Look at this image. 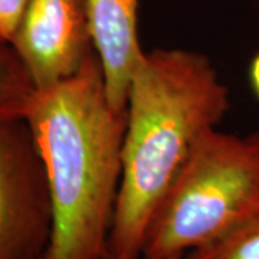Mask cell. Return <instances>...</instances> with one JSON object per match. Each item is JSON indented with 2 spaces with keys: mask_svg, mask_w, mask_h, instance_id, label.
<instances>
[{
  "mask_svg": "<svg viewBox=\"0 0 259 259\" xmlns=\"http://www.w3.org/2000/svg\"><path fill=\"white\" fill-rule=\"evenodd\" d=\"M229 110V88L204 54L144 51L130 81L122 176L105 259H141L161 199Z\"/></svg>",
  "mask_w": 259,
  "mask_h": 259,
  "instance_id": "cell-1",
  "label": "cell"
},
{
  "mask_svg": "<svg viewBox=\"0 0 259 259\" xmlns=\"http://www.w3.org/2000/svg\"><path fill=\"white\" fill-rule=\"evenodd\" d=\"M25 120L52 203L44 259H105L120 193L127 114L108 100L97 54L72 78L37 90Z\"/></svg>",
  "mask_w": 259,
  "mask_h": 259,
  "instance_id": "cell-2",
  "label": "cell"
},
{
  "mask_svg": "<svg viewBox=\"0 0 259 259\" xmlns=\"http://www.w3.org/2000/svg\"><path fill=\"white\" fill-rule=\"evenodd\" d=\"M259 213V131L207 133L158 204L141 259L183 258Z\"/></svg>",
  "mask_w": 259,
  "mask_h": 259,
  "instance_id": "cell-3",
  "label": "cell"
},
{
  "mask_svg": "<svg viewBox=\"0 0 259 259\" xmlns=\"http://www.w3.org/2000/svg\"><path fill=\"white\" fill-rule=\"evenodd\" d=\"M52 233L47 175L26 120L0 122V259H44Z\"/></svg>",
  "mask_w": 259,
  "mask_h": 259,
  "instance_id": "cell-4",
  "label": "cell"
},
{
  "mask_svg": "<svg viewBox=\"0 0 259 259\" xmlns=\"http://www.w3.org/2000/svg\"><path fill=\"white\" fill-rule=\"evenodd\" d=\"M12 47L36 91L72 78L97 54L87 0H30Z\"/></svg>",
  "mask_w": 259,
  "mask_h": 259,
  "instance_id": "cell-5",
  "label": "cell"
},
{
  "mask_svg": "<svg viewBox=\"0 0 259 259\" xmlns=\"http://www.w3.org/2000/svg\"><path fill=\"white\" fill-rule=\"evenodd\" d=\"M140 0H87L94 48L108 100L124 111L131 76L144 54L139 39Z\"/></svg>",
  "mask_w": 259,
  "mask_h": 259,
  "instance_id": "cell-6",
  "label": "cell"
},
{
  "mask_svg": "<svg viewBox=\"0 0 259 259\" xmlns=\"http://www.w3.org/2000/svg\"><path fill=\"white\" fill-rule=\"evenodd\" d=\"M36 87L12 44L0 40V122L25 120Z\"/></svg>",
  "mask_w": 259,
  "mask_h": 259,
  "instance_id": "cell-7",
  "label": "cell"
},
{
  "mask_svg": "<svg viewBox=\"0 0 259 259\" xmlns=\"http://www.w3.org/2000/svg\"><path fill=\"white\" fill-rule=\"evenodd\" d=\"M182 259H259V213Z\"/></svg>",
  "mask_w": 259,
  "mask_h": 259,
  "instance_id": "cell-8",
  "label": "cell"
},
{
  "mask_svg": "<svg viewBox=\"0 0 259 259\" xmlns=\"http://www.w3.org/2000/svg\"><path fill=\"white\" fill-rule=\"evenodd\" d=\"M30 0H0V40L12 44Z\"/></svg>",
  "mask_w": 259,
  "mask_h": 259,
  "instance_id": "cell-9",
  "label": "cell"
},
{
  "mask_svg": "<svg viewBox=\"0 0 259 259\" xmlns=\"http://www.w3.org/2000/svg\"><path fill=\"white\" fill-rule=\"evenodd\" d=\"M249 76H250V83H252V88L256 94V97L259 98V52L256 55L253 56L252 62H250V69H249Z\"/></svg>",
  "mask_w": 259,
  "mask_h": 259,
  "instance_id": "cell-10",
  "label": "cell"
},
{
  "mask_svg": "<svg viewBox=\"0 0 259 259\" xmlns=\"http://www.w3.org/2000/svg\"><path fill=\"white\" fill-rule=\"evenodd\" d=\"M173 259H182V258H173Z\"/></svg>",
  "mask_w": 259,
  "mask_h": 259,
  "instance_id": "cell-11",
  "label": "cell"
}]
</instances>
